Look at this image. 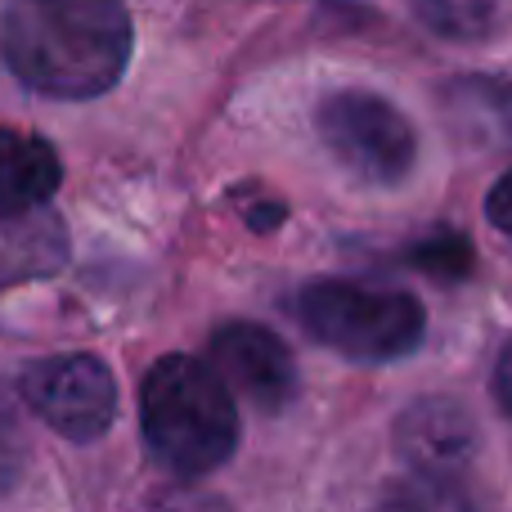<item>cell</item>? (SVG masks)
I'll return each instance as SVG.
<instances>
[{
	"instance_id": "cell-1",
	"label": "cell",
	"mask_w": 512,
	"mask_h": 512,
	"mask_svg": "<svg viewBox=\"0 0 512 512\" xmlns=\"http://www.w3.org/2000/svg\"><path fill=\"white\" fill-rule=\"evenodd\" d=\"M0 54L23 86L50 99H95L117 86L131 59L122 0H9Z\"/></svg>"
},
{
	"instance_id": "cell-2",
	"label": "cell",
	"mask_w": 512,
	"mask_h": 512,
	"mask_svg": "<svg viewBox=\"0 0 512 512\" xmlns=\"http://www.w3.org/2000/svg\"><path fill=\"white\" fill-rule=\"evenodd\" d=\"M140 423L153 459L176 477H207L239 445V409L221 373L189 355H162L140 387Z\"/></svg>"
},
{
	"instance_id": "cell-3",
	"label": "cell",
	"mask_w": 512,
	"mask_h": 512,
	"mask_svg": "<svg viewBox=\"0 0 512 512\" xmlns=\"http://www.w3.org/2000/svg\"><path fill=\"white\" fill-rule=\"evenodd\" d=\"M301 328L315 342L342 351L346 360L382 364L400 360L423 342L427 315L418 297L364 279H319L306 283L292 301Z\"/></svg>"
},
{
	"instance_id": "cell-4",
	"label": "cell",
	"mask_w": 512,
	"mask_h": 512,
	"mask_svg": "<svg viewBox=\"0 0 512 512\" xmlns=\"http://www.w3.org/2000/svg\"><path fill=\"white\" fill-rule=\"evenodd\" d=\"M319 140L364 185H400L414 171V126L396 104L364 86H342L324 95L315 113Z\"/></svg>"
},
{
	"instance_id": "cell-5",
	"label": "cell",
	"mask_w": 512,
	"mask_h": 512,
	"mask_svg": "<svg viewBox=\"0 0 512 512\" xmlns=\"http://www.w3.org/2000/svg\"><path fill=\"white\" fill-rule=\"evenodd\" d=\"M23 400L68 441H99L117 418V378L99 355H50L27 364Z\"/></svg>"
},
{
	"instance_id": "cell-6",
	"label": "cell",
	"mask_w": 512,
	"mask_h": 512,
	"mask_svg": "<svg viewBox=\"0 0 512 512\" xmlns=\"http://www.w3.org/2000/svg\"><path fill=\"white\" fill-rule=\"evenodd\" d=\"M212 364L230 391L252 400L261 414H279L297 396V364L279 333L248 319H230L212 333Z\"/></svg>"
},
{
	"instance_id": "cell-7",
	"label": "cell",
	"mask_w": 512,
	"mask_h": 512,
	"mask_svg": "<svg viewBox=\"0 0 512 512\" xmlns=\"http://www.w3.org/2000/svg\"><path fill=\"white\" fill-rule=\"evenodd\" d=\"M396 450L418 481H459L477 459V423L450 396H423L396 418Z\"/></svg>"
},
{
	"instance_id": "cell-8",
	"label": "cell",
	"mask_w": 512,
	"mask_h": 512,
	"mask_svg": "<svg viewBox=\"0 0 512 512\" xmlns=\"http://www.w3.org/2000/svg\"><path fill=\"white\" fill-rule=\"evenodd\" d=\"M63 261H68V230L45 203L32 212L0 216V288L45 279L63 270Z\"/></svg>"
},
{
	"instance_id": "cell-9",
	"label": "cell",
	"mask_w": 512,
	"mask_h": 512,
	"mask_svg": "<svg viewBox=\"0 0 512 512\" xmlns=\"http://www.w3.org/2000/svg\"><path fill=\"white\" fill-rule=\"evenodd\" d=\"M59 180H63V167L41 135L0 126V216L32 212V207L50 203Z\"/></svg>"
},
{
	"instance_id": "cell-10",
	"label": "cell",
	"mask_w": 512,
	"mask_h": 512,
	"mask_svg": "<svg viewBox=\"0 0 512 512\" xmlns=\"http://www.w3.org/2000/svg\"><path fill=\"white\" fill-rule=\"evenodd\" d=\"M450 126L472 144L512 149V81L499 77H459L441 95Z\"/></svg>"
},
{
	"instance_id": "cell-11",
	"label": "cell",
	"mask_w": 512,
	"mask_h": 512,
	"mask_svg": "<svg viewBox=\"0 0 512 512\" xmlns=\"http://www.w3.org/2000/svg\"><path fill=\"white\" fill-rule=\"evenodd\" d=\"M414 14L427 32L445 41H481L486 32H495L490 0H414Z\"/></svg>"
},
{
	"instance_id": "cell-12",
	"label": "cell",
	"mask_w": 512,
	"mask_h": 512,
	"mask_svg": "<svg viewBox=\"0 0 512 512\" xmlns=\"http://www.w3.org/2000/svg\"><path fill=\"white\" fill-rule=\"evenodd\" d=\"M409 265L436 274V279H463V274H472V248H468L463 234L436 230V234H427L414 252H409Z\"/></svg>"
},
{
	"instance_id": "cell-13",
	"label": "cell",
	"mask_w": 512,
	"mask_h": 512,
	"mask_svg": "<svg viewBox=\"0 0 512 512\" xmlns=\"http://www.w3.org/2000/svg\"><path fill=\"white\" fill-rule=\"evenodd\" d=\"M23 454H27L23 432H18L14 414L0 405V495H5V490L18 481V472H23Z\"/></svg>"
},
{
	"instance_id": "cell-14",
	"label": "cell",
	"mask_w": 512,
	"mask_h": 512,
	"mask_svg": "<svg viewBox=\"0 0 512 512\" xmlns=\"http://www.w3.org/2000/svg\"><path fill=\"white\" fill-rule=\"evenodd\" d=\"M486 216H490V225H495V230L512 243V171H508V176H499V185L490 189Z\"/></svg>"
},
{
	"instance_id": "cell-15",
	"label": "cell",
	"mask_w": 512,
	"mask_h": 512,
	"mask_svg": "<svg viewBox=\"0 0 512 512\" xmlns=\"http://www.w3.org/2000/svg\"><path fill=\"white\" fill-rule=\"evenodd\" d=\"M495 400H499V409L512 418V342L499 351V364H495Z\"/></svg>"
}]
</instances>
